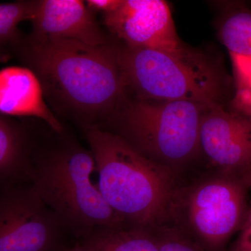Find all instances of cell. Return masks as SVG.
I'll return each instance as SVG.
<instances>
[{
    "instance_id": "6da1fadb",
    "label": "cell",
    "mask_w": 251,
    "mask_h": 251,
    "mask_svg": "<svg viewBox=\"0 0 251 251\" xmlns=\"http://www.w3.org/2000/svg\"><path fill=\"white\" fill-rule=\"evenodd\" d=\"M119 48L24 36L14 57L33 71L59 111L87 127L116 110L126 92Z\"/></svg>"
},
{
    "instance_id": "7a4b0ae2",
    "label": "cell",
    "mask_w": 251,
    "mask_h": 251,
    "mask_svg": "<svg viewBox=\"0 0 251 251\" xmlns=\"http://www.w3.org/2000/svg\"><path fill=\"white\" fill-rule=\"evenodd\" d=\"M86 137L99 191L125 227L150 229L169 214L174 193L166 168L99 126L86 128Z\"/></svg>"
},
{
    "instance_id": "3957f363",
    "label": "cell",
    "mask_w": 251,
    "mask_h": 251,
    "mask_svg": "<svg viewBox=\"0 0 251 251\" xmlns=\"http://www.w3.org/2000/svg\"><path fill=\"white\" fill-rule=\"evenodd\" d=\"M95 161L90 150L65 143L33 150L30 182L67 234L80 240L99 227H125L92 181Z\"/></svg>"
},
{
    "instance_id": "277c9868",
    "label": "cell",
    "mask_w": 251,
    "mask_h": 251,
    "mask_svg": "<svg viewBox=\"0 0 251 251\" xmlns=\"http://www.w3.org/2000/svg\"><path fill=\"white\" fill-rule=\"evenodd\" d=\"M118 57L126 92L135 99L222 105L226 76L205 54L186 47L166 51L125 45Z\"/></svg>"
},
{
    "instance_id": "5b68a950",
    "label": "cell",
    "mask_w": 251,
    "mask_h": 251,
    "mask_svg": "<svg viewBox=\"0 0 251 251\" xmlns=\"http://www.w3.org/2000/svg\"><path fill=\"white\" fill-rule=\"evenodd\" d=\"M210 107L186 100L122 101L117 108V135L153 161L181 163L199 150L200 125Z\"/></svg>"
},
{
    "instance_id": "8992f818",
    "label": "cell",
    "mask_w": 251,
    "mask_h": 251,
    "mask_svg": "<svg viewBox=\"0 0 251 251\" xmlns=\"http://www.w3.org/2000/svg\"><path fill=\"white\" fill-rule=\"evenodd\" d=\"M245 188L242 179L230 175L205 180L179 200L173 195L169 214L203 251H221L247 215Z\"/></svg>"
},
{
    "instance_id": "52a82bcc",
    "label": "cell",
    "mask_w": 251,
    "mask_h": 251,
    "mask_svg": "<svg viewBox=\"0 0 251 251\" xmlns=\"http://www.w3.org/2000/svg\"><path fill=\"white\" fill-rule=\"evenodd\" d=\"M67 234L31 182L1 187L0 251H64Z\"/></svg>"
},
{
    "instance_id": "ba28073f",
    "label": "cell",
    "mask_w": 251,
    "mask_h": 251,
    "mask_svg": "<svg viewBox=\"0 0 251 251\" xmlns=\"http://www.w3.org/2000/svg\"><path fill=\"white\" fill-rule=\"evenodd\" d=\"M199 150L225 175L242 179L251 171V117L223 105L208 108L200 125Z\"/></svg>"
},
{
    "instance_id": "9c48e42d",
    "label": "cell",
    "mask_w": 251,
    "mask_h": 251,
    "mask_svg": "<svg viewBox=\"0 0 251 251\" xmlns=\"http://www.w3.org/2000/svg\"><path fill=\"white\" fill-rule=\"evenodd\" d=\"M103 23L126 46L166 51L185 47L163 0H122L115 11L103 15Z\"/></svg>"
},
{
    "instance_id": "30bf717a",
    "label": "cell",
    "mask_w": 251,
    "mask_h": 251,
    "mask_svg": "<svg viewBox=\"0 0 251 251\" xmlns=\"http://www.w3.org/2000/svg\"><path fill=\"white\" fill-rule=\"evenodd\" d=\"M31 36L43 40H69L92 46L110 44L94 13L80 0L39 1Z\"/></svg>"
},
{
    "instance_id": "8fae6325",
    "label": "cell",
    "mask_w": 251,
    "mask_h": 251,
    "mask_svg": "<svg viewBox=\"0 0 251 251\" xmlns=\"http://www.w3.org/2000/svg\"><path fill=\"white\" fill-rule=\"evenodd\" d=\"M0 114L36 117L57 133L63 130L62 124L46 103L39 77L27 67H10L0 71Z\"/></svg>"
},
{
    "instance_id": "7c38bea8",
    "label": "cell",
    "mask_w": 251,
    "mask_h": 251,
    "mask_svg": "<svg viewBox=\"0 0 251 251\" xmlns=\"http://www.w3.org/2000/svg\"><path fill=\"white\" fill-rule=\"evenodd\" d=\"M33 148L27 130L0 114V186L30 182Z\"/></svg>"
},
{
    "instance_id": "4fadbf2b",
    "label": "cell",
    "mask_w": 251,
    "mask_h": 251,
    "mask_svg": "<svg viewBox=\"0 0 251 251\" xmlns=\"http://www.w3.org/2000/svg\"><path fill=\"white\" fill-rule=\"evenodd\" d=\"M77 242L85 251H159L158 237L135 227H97Z\"/></svg>"
},
{
    "instance_id": "5bb4252c",
    "label": "cell",
    "mask_w": 251,
    "mask_h": 251,
    "mask_svg": "<svg viewBox=\"0 0 251 251\" xmlns=\"http://www.w3.org/2000/svg\"><path fill=\"white\" fill-rule=\"evenodd\" d=\"M39 1H17L0 4V62L14 57L22 42V33L18 25L36 17Z\"/></svg>"
},
{
    "instance_id": "9a60e30c",
    "label": "cell",
    "mask_w": 251,
    "mask_h": 251,
    "mask_svg": "<svg viewBox=\"0 0 251 251\" xmlns=\"http://www.w3.org/2000/svg\"><path fill=\"white\" fill-rule=\"evenodd\" d=\"M219 36L232 56L251 59V12L237 10L227 14L219 26Z\"/></svg>"
},
{
    "instance_id": "2e32d148",
    "label": "cell",
    "mask_w": 251,
    "mask_h": 251,
    "mask_svg": "<svg viewBox=\"0 0 251 251\" xmlns=\"http://www.w3.org/2000/svg\"><path fill=\"white\" fill-rule=\"evenodd\" d=\"M159 251H203L184 234L171 231L158 237Z\"/></svg>"
},
{
    "instance_id": "e0dca14e",
    "label": "cell",
    "mask_w": 251,
    "mask_h": 251,
    "mask_svg": "<svg viewBox=\"0 0 251 251\" xmlns=\"http://www.w3.org/2000/svg\"><path fill=\"white\" fill-rule=\"evenodd\" d=\"M231 251H251V207L247 213L240 234Z\"/></svg>"
},
{
    "instance_id": "ac0fdd59",
    "label": "cell",
    "mask_w": 251,
    "mask_h": 251,
    "mask_svg": "<svg viewBox=\"0 0 251 251\" xmlns=\"http://www.w3.org/2000/svg\"><path fill=\"white\" fill-rule=\"evenodd\" d=\"M122 0H88L86 5L92 12L106 15L113 12L121 5Z\"/></svg>"
},
{
    "instance_id": "d6986e66",
    "label": "cell",
    "mask_w": 251,
    "mask_h": 251,
    "mask_svg": "<svg viewBox=\"0 0 251 251\" xmlns=\"http://www.w3.org/2000/svg\"><path fill=\"white\" fill-rule=\"evenodd\" d=\"M64 251H85L83 249H82V247L77 244H75V245L72 246V247H67L64 249Z\"/></svg>"
},
{
    "instance_id": "ffe728a7",
    "label": "cell",
    "mask_w": 251,
    "mask_h": 251,
    "mask_svg": "<svg viewBox=\"0 0 251 251\" xmlns=\"http://www.w3.org/2000/svg\"><path fill=\"white\" fill-rule=\"evenodd\" d=\"M242 180L246 186H251V171L246 175L245 176L242 178Z\"/></svg>"
}]
</instances>
